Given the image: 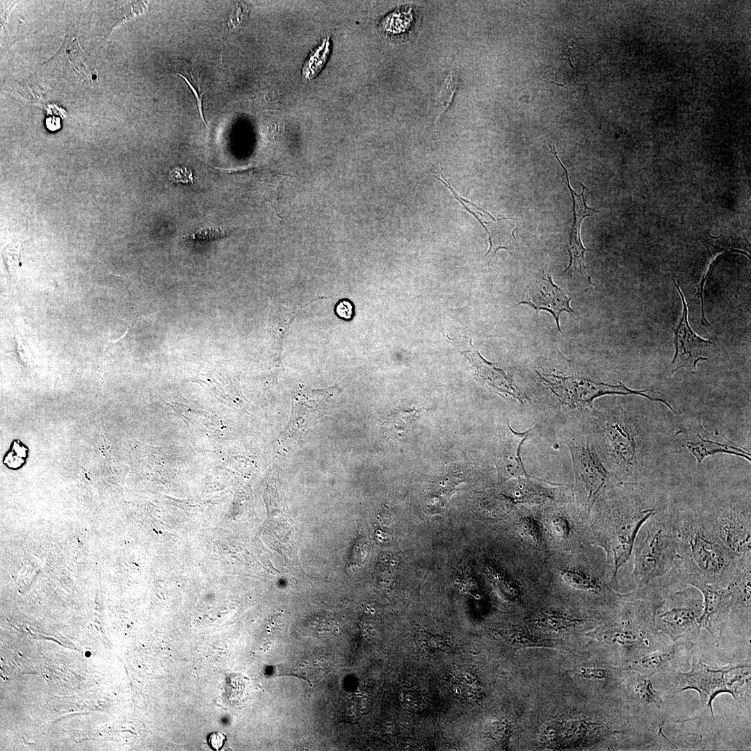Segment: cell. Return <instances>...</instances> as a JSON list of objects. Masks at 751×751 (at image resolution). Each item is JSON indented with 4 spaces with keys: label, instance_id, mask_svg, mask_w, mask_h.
I'll return each instance as SVG.
<instances>
[{
    "label": "cell",
    "instance_id": "cell-1",
    "mask_svg": "<svg viewBox=\"0 0 751 751\" xmlns=\"http://www.w3.org/2000/svg\"><path fill=\"white\" fill-rule=\"evenodd\" d=\"M675 513L677 547L673 576L678 581L694 587L725 586L751 565V557L736 556L714 536L702 514Z\"/></svg>",
    "mask_w": 751,
    "mask_h": 751
},
{
    "label": "cell",
    "instance_id": "cell-2",
    "mask_svg": "<svg viewBox=\"0 0 751 751\" xmlns=\"http://www.w3.org/2000/svg\"><path fill=\"white\" fill-rule=\"evenodd\" d=\"M675 511H659L643 525L636 539L633 581L638 589L672 575L677 559Z\"/></svg>",
    "mask_w": 751,
    "mask_h": 751
},
{
    "label": "cell",
    "instance_id": "cell-3",
    "mask_svg": "<svg viewBox=\"0 0 751 751\" xmlns=\"http://www.w3.org/2000/svg\"><path fill=\"white\" fill-rule=\"evenodd\" d=\"M659 510L642 493L612 509L599 531L601 541L611 561L613 576L630 558L638 533L643 525Z\"/></svg>",
    "mask_w": 751,
    "mask_h": 751
},
{
    "label": "cell",
    "instance_id": "cell-4",
    "mask_svg": "<svg viewBox=\"0 0 751 751\" xmlns=\"http://www.w3.org/2000/svg\"><path fill=\"white\" fill-rule=\"evenodd\" d=\"M670 581L664 593V598H659L654 610V623L657 631L668 636L672 642L682 638L695 637L699 635L703 612V598L700 591L695 587L677 582L672 585L669 592Z\"/></svg>",
    "mask_w": 751,
    "mask_h": 751
},
{
    "label": "cell",
    "instance_id": "cell-5",
    "mask_svg": "<svg viewBox=\"0 0 751 751\" xmlns=\"http://www.w3.org/2000/svg\"><path fill=\"white\" fill-rule=\"evenodd\" d=\"M750 566H747L727 585L695 587L703 598L701 628L707 630L718 641L732 611H750Z\"/></svg>",
    "mask_w": 751,
    "mask_h": 751
},
{
    "label": "cell",
    "instance_id": "cell-6",
    "mask_svg": "<svg viewBox=\"0 0 751 751\" xmlns=\"http://www.w3.org/2000/svg\"><path fill=\"white\" fill-rule=\"evenodd\" d=\"M537 373L540 381L563 405L573 409L591 408L595 399L605 395H638L652 401L661 402L675 412L666 400L647 394V389H633L622 382L618 385H611L584 377L539 372Z\"/></svg>",
    "mask_w": 751,
    "mask_h": 751
},
{
    "label": "cell",
    "instance_id": "cell-7",
    "mask_svg": "<svg viewBox=\"0 0 751 751\" xmlns=\"http://www.w3.org/2000/svg\"><path fill=\"white\" fill-rule=\"evenodd\" d=\"M681 691L692 689L699 693L704 704L713 716V701L720 693H729L736 700L750 677V665L738 663L719 668H711L701 661L693 664L689 672H681Z\"/></svg>",
    "mask_w": 751,
    "mask_h": 751
},
{
    "label": "cell",
    "instance_id": "cell-8",
    "mask_svg": "<svg viewBox=\"0 0 751 751\" xmlns=\"http://www.w3.org/2000/svg\"><path fill=\"white\" fill-rule=\"evenodd\" d=\"M714 536L736 556L751 557V519L749 503H732L702 514Z\"/></svg>",
    "mask_w": 751,
    "mask_h": 751
},
{
    "label": "cell",
    "instance_id": "cell-9",
    "mask_svg": "<svg viewBox=\"0 0 751 751\" xmlns=\"http://www.w3.org/2000/svg\"><path fill=\"white\" fill-rule=\"evenodd\" d=\"M567 446L573 465L574 492L579 503L590 513L611 474L588 442L572 441Z\"/></svg>",
    "mask_w": 751,
    "mask_h": 751
},
{
    "label": "cell",
    "instance_id": "cell-10",
    "mask_svg": "<svg viewBox=\"0 0 751 751\" xmlns=\"http://www.w3.org/2000/svg\"><path fill=\"white\" fill-rule=\"evenodd\" d=\"M638 435L636 423L623 414H611L605 421L604 438L610 453L617 465L635 476L641 470Z\"/></svg>",
    "mask_w": 751,
    "mask_h": 751
},
{
    "label": "cell",
    "instance_id": "cell-11",
    "mask_svg": "<svg viewBox=\"0 0 751 751\" xmlns=\"http://www.w3.org/2000/svg\"><path fill=\"white\" fill-rule=\"evenodd\" d=\"M683 305L677 323L672 328L675 353L671 364L672 372L685 368L695 371L700 360H706V354L713 344L699 337L690 327L688 321V306L679 286L673 280Z\"/></svg>",
    "mask_w": 751,
    "mask_h": 751
},
{
    "label": "cell",
    "instance_id": "cell-12",
    "mask_svg": "<svg viewBox=\"0 0 751 751\" xmlns=\"http://www.w3.org/2000/svg\"><path fill=\"white\" fill-rule=\"evenodd\" d=\"M570 301L571 298L553 282L548 267H545L531 280L519 304L531 306L538 314L541 310L549 312L556 323L558 330L562 332L559 324L560 314L563 312H574L570 307Z\"/></svg>",
    "mask_w": 751,
    "mask_h": 751
},
{
    "label": "cell",
    "instance_id": "cell-13",
    "mask_svg": "<svg viewBox=\"0 0 751 751\" xmlns=\"http://www.w3.org/2000/svg\"><path fill=\"white\" fill-rule=\"evenodd\" d=\"M336 390L303 389L292 394L291 419L286 428L287 437L304 431L326 414Z\"/></svg>",
    "mask_w": 751,
    "mask_h": 751
},
{
    "label": "cell",
    "instance_id": "cell-14",
    "mask_svg": "<svg viewBox=\"0 0 751 751\" xmlns=\"http://www.w3.org/2000/svg\"><path fill=\"white\" fill-rule=\"evenodd\" d=\"M683 446L692 453L700 465L708 456L728 453L750 461V454L722 434L711 433L702 426L700 420L691 422L678 433Z\"/></svg>",
    "mask_w": 751,
    "mask_h": 751
},
{
    "label": "cell",
    "instance_id": "cell-15",
    "mask_svg": "<svg viewBox=\"0 0 751 751\" xmlns=\"http://www.w3.org/2000/svg\"><path fill=\"white\" fill-rule=\"evenodd\" d=\"M538 426L516 432L508 426L500 441L497 451L496 470L498 482L503 483L510 479L531 478L527 473L522 459V446L527 439L536 433Z\"/></svg>",
    "mask_w": 751,
    "mask_h": 751
},
{
    "label": "cell",
    "instance_id": "cell-16",
    "mask_svg": "<svg viewBox=\"0 0 751 751\" xmlns=\"http://www.w3.org/2000/svg\"><path fill=\"white\" fill-rule=\"evenodd\" d=\"M474 371L475 378L501 396L525 403L527 396L517 386L512 376L494 364L483 359L476 350L466 353Z\"/></svg>",
    "mask_w": 751,
    "mask_h": 751
},
{
    "label": "cell",
    "instance_id": "cell-17",
    "mask_svg": "<svg viewBox=\"0 0 751 751\" xmlns=\"http://www.w3.org/2000/svg\"><path fill=\"white\" fill-rule=\"evenodd\" d=\"M693 645L677 643L666 648L649 652L632 660L629 668L643 676L654 674L677 668L681 662L689 660Z\"/></svg>",
    "mask_w": 751,
    "mask_h": 751
},
{
    "label": "cell",
    "instance_id": "cell-18",
    "mask_svg": "<svg viewBox=\"0 0 751 751\" xmlns=\"http://www.w3.org/2000/svg\"><path fill=\"white\" fill-rule=\"evenodd\" d=\"M551 721L546 724L542 730V738L547 747L558 745L563 740L571 742L586 741L597 739L608 734V728L602 723L574 720L570 727L567 723Z\"/></svg>",
    "mask_w": 751,
    "mask_h": 751
},
{
    "label": "cell",
    "instance_id": "cell-19",
    "mask_svg": "<svg viewBox=\"0 0 751 751\" xmlns=\"http://www.w3.org/2000/svg\"><path fill=\"white\" fill-rule=\"evenodd\" d=\"M485 224V228L488 234L490 248L485 257L489 258L487 262L489 266L499 249H505L510 254L515 252L517 241L514 232L517 227V224L515 220L506 218Z\"/></svg>",
    "mask_w": 751,
    "mask_h": 751
},
{
    "label": "cell",
    "instance_id": "cell-20",
    "mask_svg": "<svg viewBox=\"0 0 751 751\" xmlns=\"http://www.w3.org/2000/svg\"><path fill=\"white\" fill-rule=\"evenodd\" d=\"M528 622L542 631L558 632L579 625L582 619L558 611L547 610L535 613Z\"/></svg>",
    "mask_w": 751,
    "mask_h": 751
},
{
    "label": "cell",
    "instance_id": "cell-21",
    "mask_svg": "<svg viewBox=\"0 0 751 751\" xmlns=\"http://www.w3.org/2000/svg\"><path fill=\"white\" fill-rule=\"evenodd\" d=\"M462 482L461 478L453 473H448L438 476L429 487L427 497V506L435 507L439 511L445 506L451 495L455 492L458 483Z\"/></svg>",
    "mask_w": 751,
    "mask_h": 751
},
{
    "label": "cell",
    "instance_id": "cell-22",
    "mask_svg": "<svg viewBox=\"0 0 751 751\" xmlns=\"http://www.w3.org/2000/svg\"><path fill=\"white\" fill-rule=\"evenodd\" d=\"M530 478H517L510 489L512 500L519 503H541L551 499L550 492L531 481Z\"/></svg>",
    "mask_w": 751,
    "mask_h": 751
},
{
    "label": "cell",
    "instance_id": "cell-23",
    "mask_svg": "<svg viewBox=\"0 0 751 751\" xmlns=\"http://www.w3.org/2000/svg\"><path fill=\"white\" fill-rule=\"evenodd\" d=\"M417 414L418 412L416 410L396 409L385 419V433L394 439H404L411 430Z\"/></svg>",
    "mask_w": 751,
    "mask_h": 751
},
{
    "label": "cell",
    "instance_id": "cell-24",
    "mask_svg": "<svg viewBox=\"0 0 751 751\" xmlns=\"http://www.w3.org/2000/svg\"><path fill=\"white\" fill-rule=\"evenodd\" d=\"M563 580L570 586L595 595L604 593L605 588L599 578L576 569H565L560 572Z\"/></svg>",
    "mask_w": 751,
    "mask_h": 751
},
{
    "label": "cell",
    "instance_id": "cell-25",
    "mask_svg": "<svg viewBox=\"0 0 751 751\" xmlns=\"http://www.w3.org/2000/svg\"><path fill=\"white\" fill-rule=\"evenodd\" d=\"M628 688L641 702L661 707L663 700L648 677L638 672L630 679Z\"/></svg>",
    "mask_w": 751,
    "mask_h": 751
},
{
    "label": "cell",
    "instance_id": "cell-26",
    "mask_svg": "<svg viewBox=\"0 0 751 751\" xmlns=\"http://www.w3.org/2000/svg\"><path fill=\"white\" fill-rule=\"evenodd\" d=\"M65 56L67 58L68 66H72L76 73L82 74L83 76L90 81L96 77V74L88 63L85 52L82 51L76 38L67 42Z\"/></svg>",
    "mask_w": 751,
    "mask_h": 751
},
{
    "label": "cell",
    "instance_id": "cell-27",
    "mask_svg": "<svg viewBox=\"0 0 751 751\" xmlns=\"http://www.w3.org/2000/svg\"><path fill=\"white\" fill-rule=\"evenodd\" d=\"M512 643L519 647H552L553 640L536 636L528 632L517 630L509 634Z\"/></svg>",
    "mask_w": 751,
    "mask_h": 751
},
{
    "label": "cell",
    "instance_id": "cell-28",
    "mask_svg": "<svg viewBox=\"0 0 751 751\" xmlns=\"http://www.w3.org/2000/svg\"><path fill=\"white\" fill-rule=\"evenodd\" d=\"M458 79L455 73L450 72L446 79L436 100L438 114L444 113L449 106L458 86Z\"/></svg>",
    "mask_w": 751,
    "mask_h": 751
},
{
    "label": "cell",
    "instance_id": "cell-29",
    "mask_svg": "<svg viewBox=\"0 0 751 751\" xmlns=\"http://www.w3.org/2000/svg\"><path fill=\"white\" fill-rule=\"evenodd\" d=\"M519 530L524 537L533 542L540 543L542 540L540 526L537 520L531 517H523L519 521Z\"/></svg>",
    "mask_w": 751,
    "mask_h": 751
},
{
    "label": "cell",
    "instance_id": "cell-30",
    "mask_svg": "<svg viewBox=\"0 0 751 751\" xmlns=\"http://www.w3.org/2000/svg\"><path fill=\"white\" fill-rule=\"evenodd\" d=\"M230 233L231 229L227 228L209 227L197 229L195 233L184 238L198 241H211L227 236Z\"/></svg>",
    "mask_w": 751,
    "mask_h": 751
},
{
    "label": "cell",
    "instance_id": "cell-31",
    "mask_svg": "<svg viewBox=\"0 0 751 751\" xmlns=\"http://www.w3.org/2000/svg\"><path fill=\"white\" fill-rule=\"evenodd\" d=\"M577 674L583 679L595 681L608 679L612 675L610 669L599 666H581L577 670Z\"/></svg>",
    "mask_w": 751,
    "mask_h": 751
},
{
    "label": "cell",
    "instance_id": "cell-32",
    "mask_svg": "<svg viewBox=\"0 0 751 751\" xmlns=\"http://www.w3.org/2000/svg\"><path fill=\"white\" fill-rule=\"evenodd\" d=\"M552 533L559 538H566L570 532V526L567 519L561 515L554 517L550 523Z\"/></svg>",
    "mask_w": 751,
    "mask_h": 751
},
{
    "label": "cell",
    "instance_id": "cell-33",
    "mask_svg": "<svg viewBox=\"0 0 751 751\" xmlns=\"http://www.w3.org/2000/svg\"><path fill=\"white\" fill-rule=\"evenodd\" d=\"M168 179L177 184H188L193 181L192 171L186 167L179 166L172 168L169 172Z\"/></svg>",
    "mask_w": 751,
    "mask_h": 751
},
{
    "label": "cell",
    "instance_id": "cell-34",
    "mask_svg": "<svg viewBox=\"0 0 751 751\" xmlns=\"http://www.w3.org/2000/svg\"><path fill=\"white\" fill-rule=\"evenodd\" d=\"M336 312L339 317L350 319L353 314V306L350 301L347 300H342L337 305Z\"/></svg>",
    "mask_w": 751,
    "mask_h": 751
},
{
    "label": "cell",
    "instance_id": "cell-35",
    "mask_svg": "<svg viewBox=\"0 0 751 751\" xmlns=\"http://www.w3.org/2000/svg\"><path fill=\"white\" fill-rule=\"evenodd\" d=\"M226 736L221 732L211 733L208 737L210 746L216 750H219L223 746Z\"/></svg>",
    "mask_w": 751,
    "mask_h": 751
}]
</instances>
